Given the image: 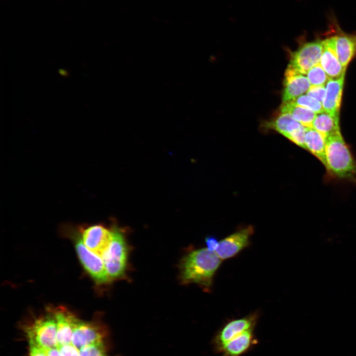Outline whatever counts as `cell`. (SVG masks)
I'll return each mask as SVG.
<instances>
[{
	"label": "cell",
	"instance_id": "obj_23",
	"mask_svg": "<svg viewBox=\"0 0 356 356\" xmlns=\"http://www.w3.org/2000/svg\"><path fill=\"white\" fill-rule=\"evenodd\" d=\"M79 356H107L102 342L90 344L82 348Z\"/></svg>",
	"mask_w": 356,
	"mask_h": 356
},
{
	"label": "cell",
	"instance_id": "obj_28",
	"mask_svg": "<svg viewBox=\"0 0 356 356\" xmlns=\"http://www.w3.org/2000/svg\"><path fill=\"white\" fill-rule=\"evenodd\" d=\"M44 352L46 356H62L57 347L47 349Z\"/></svg>",
	"mask_w": 356,
	"mask_h": 356
},
{
	"label": "cell",
	"instance_id": "obj_4",
	"mask_svg": "<svg viewBox=\"0 0 356 356\" xmlns=\"http://www.w3.org/2000/svg\"><path fill=\"white\" fill-rule=\"evenodd\" d=\"M28 340L34 341L44 351L57 347V325L52 314L36 319L25 330Z\"/></svg>",
	"mask_w": 356,
	"mask_h": 356
},
{
	"label": "cell",
	"instance_id": "obj_17",
	"mask_svg": "<svg viewBox=\"0 0 356 356\" xmlns=\"http://www.w3.org/2000/svg\"><path fill=\"white\" fill-rule=\"evenodd\" d=\"M334 47L337 57L343 67L348 64L356 54V34H340L334 36Z\"/></svg>",
	"mask_w": 356,
	"mask_h": 356
},
{
	"label": "cell",
	"instance_id": "obj_20",
	"mask_svg": "<svg viewBox=\"0 0 356 356\" xmlns=\"http://www.w3.org/2000/svg\"><path fill=\"white\" fill-rule=\"evenodd\" d=\"M280 112L291 115L296 120L305 127H312V122L316 114L304 107L292 101L282 103Z\"/></svg>",
	"mask_w": 356,
	"mask_h": 356
},
{
	"label": "cell",
	"instance_id": "obj_12",
	"mask_svg": "<svg viewBox=\"0 0 356 356\" xmlns=\"http://www.w3.org/2000/svg\"><path fill=\"white\" fill-rule=\"evenodd\" d=\"M51 310L56 322L57 347L71 344L74 329L79 319L64 307H58Z\"/></svg>",
	"mask_w": 356,
	"mask_h": 356
},
{
	"label": "cell",
	"instance_id": "obj_16",
	"mask_svg": "<svg viewBox=\"0 0 356 356\" xmlns=\"http://www.w3.org/2000/svg\"><path fill=\"white\" fill-rule=\"evenodd\" d=\"M254 329L245 331L228 341L219 353L222 356H241L257 344Z\"/></svg>",
	"mask_w": 356,
	"mask_h": 356
},
{
	"label": "cell",
	"instance_id": "obj_22",
	"mask_svg": "<svg viewBox=\"0 0 356 356\" xmlns=\"http://www.w3.org/2000/svg\"><path fill=\"white\" fill-rule=\"evenodd\" d=\"M292 102L298 105L310 109L316 114L324 111L322 103L308 94H303L292 101Z\"/></svg>",
	"mask_w": 356,
	"mask_h": 356
},
{
	"label": "cell",
	"instance_id": "obj_2",
	"mask_svg": "<svg viewBox=\"0 0 356 356\" xmlns=\"http://www.w3.org/2000/svg\"><path fill=\"white\" fill-rule=\"evenodd\" d=\"M325 167L340 178H352L356 175V164L341 132L326 138Z\"/></svg>",
	"mask_w": 356,
	"mask_h": 356
},
{
	"label": "cell",
	"instance_id": "obj_1",
	"mask_svg": "<svg viewBox=\"0 0 356 356\" xmlns=\"http://www.w3.org/2000/svg\"><path fill=\"white\" fill-rule=\"evenodd\" d=\"M222 260L207 248L193 250L186 255L181 265V277L184 283H195L209 288Z\"/></svg>",
	"mask_w": 356,
	"mask_h": 356
},
{
	"label": "cell",
	"instance_id": "obj_8",
	"mask_svg": "<svg viewBox=\"0 0 356 356\" xmlns=\"http://www.w3.org/2000/svg\"><path fill=\"white\" fill-rule=\"evenodd\" d=\"M78 229L86 247L102 258L112 239L111 228L96 224L79 227Z\"/></svg>",
	"mask_w": 356,
	"mask_h": 356
},
{
	"label": "cell",
	"instance_id": "obj_25",
	"mask_svg": "<svg viewBox=\"0 0 356 356\" xmlns=\"http://www.w3.org/2000/svg\"><path fill=\"white\" fill-rule=\"evenodd\" d=\"M62 356H79V350L71 344L57 346Z\"/></svg>",
	"mask_w": 356,
	"mask_h": 356
},
{
	"label": "cell",
	"instance_id": "obj_26",
	"mask_svg": "<svg viewBox=\"0 0 356 356\" xmlns=\"http://www.w3.org/2000/svg\"><path fill=\"white\" fill-rule=\"evenodd\" d=\"M29 343L30 345V356H46L44 350L34 341L29 340Z\"/></svg>",
	"mask_w": 356,
	"mask_h": 356
},
{
	"label": "cell",
	"instance_id": "obj_10",
	"mask_svg": "<svg viewBox=\"0 0 356 356\" xmlns=\"http://www.w3.org/2000/svg\"><path fill=\"white\" fill-rule=\"evenodd\" d=\"M253 233V228L249 226L230 234L219 241L215 252L222 260L234 257L249 245Z\"/></svg>",
	"mask_w": 356,
	"mask_h": 356
},
{
	"label": "cell",
	"instance_id": "obj_29",
	"mask_svg": "<svg viewBox=\"0 0 356 356\" xmlns=\"http://www.w3.org/2000/svg\"><path fill=\"white\" fill-rule=\"evenodd\" d=\"M59 73L61 75L63 76H67L68 75V72L64 69H60Z\"/></svg>",
	"mask_w": 356,
	"mask_h": 356
},
{
	"label": "cell",
	"instance_id": "obj_27",
	"mask_svg": "<svg viewBox=\"0 0 356 356\" xmlns=\"http://www.w3.org/2000/svg\"><path fill=\"white\" fill-rule=\"evenodd\" d=\"M205 242L207 245V248L210 251L216 252L217 249L219 241L217 239L213 236H208L205 239Z\"/></svg>",
	"mask_w": 356,
	"mask_h": 356
},
{
	"label": "cell",
	"instance_id": "obj_19",
	"mask_svg": "<svg viewBox=\"0 0 356 356\" xmlns=\"http://www.w3.org/2000/svg\"><path fill=\"white\" fill-rule=\"evenodd\" d=\"M312 128L326 138L330 135L340 132L339 117L333 116L324 111L316 114Z\"/></svg>",
	"mask_w": 356,
	"mask_h": 356
},
{
	"label": "cell",
	"instance_id": "obj_14",
	"mask_svg": "<svg viewBox=\"0 0 356 356\" xmlns=\"http://www.w3.org/2000/svg\"><path fill=\"white\" fill-rule=\"evenodd\" d=\"M323 50L320 64L329 79H338L345 75V69L336 55L334 36L322 41Z\"/></svg>",
	"mask_w": 356,
	"mask_h": 356
},
{
	"label": "cell",
	"instance_id": "obj_24",
	"mask_svg": "<svg viewBox=\"0 0 356 356\" xmlns=\"http://www.w3.org/2000/svg\"><path fill=\"white\" fill-rule=\"evenodd\" d=\"M325 92L326 89L324 86H311L307 92V94L316 99L321 103H322L325 95Z\"/></svg>",
	"mask_w": 356,
	"mask_h": 356
},
{
	"label": "cell",
	"instance_id": "obj_11",
	"mask_svg": "<svg viewBox=\"0 0 356 356\" xmlns=\"http://www.w3.org/2000/svg\"><path fill=\"white\" fill-rule=\"evenodd\" d=\"M288 66L285 73L284 89L282 91V103L292 101L299 96L307 93L311 84L307 77Z\"/></svg>",
	"mask_w": 356,
	"mask_h": 356
},
{
	"label": "cell",
	"instance_id": "obj_21",
	"mask_svg": "<svg viewBox=\"0 0 356 356\" xmlns=\"http://www.w3.org/2000/svg\"><path fill=\"white\" fill-rule=\"evenodd\" d=\"M307 75L311 86H324L330 79L320 63L309 70Z\"/></svg>",
	"mask_w": 356,
	"mask_h": 356
},
{
	"label": "cell",
	"instance_id": "obj_9",
	"mask_svg": "<svg viewBox=\"0 0 356 356\" xmlns=\"http://www.w3.org/2000/svg\"><path fill=\"white\" fill-rule=\"evenodd\" d=\"M265 126L276 131L299 146L306 149V127L289 114L280 113L273 120L266 123Z\"/></svg>",
	"mask_w": 356,
	"mask_h": 356
},
{
	"label": "cell",
	"instance_id": "obj_13",
	"mask_svg": "<svg viewBox=\"0 0 356 356\" xmlns=\"http://www.w3.org/2000/svg\"><path fill=\"white\" fill-rule=\"evenodd\" d=\"M103 333L96 324L79 320L73 331L71 343L78 350L102 341Z\"/></svg>",
	"mask_w": 356,
	"mask_h": 356
},
{
	"label": "cell",
	"instance_id": "obj_18",
	"mask_svg": "<svg viewBox=\"0 0 356 356\" xmlns=\"http://www.w3.org/2000/svg\"><path fill=\"white\" fill-rule=\"evenodd\" d=\"M306 149L311 152L325 166L326 138L314 128L306 127Z\"/></svg>",
	"mask_w": 356,
	"mask_h": 356
},
{
	"label": "cell",
	"instance_id": "obj_3",
	"mask_svg": "<svg viewBox=\"0 0 356 356\" xmlns=\"http://www.w3.org/2000/svg\"><path fill=\"white\" fill-rule=\"evenodd\" d=\"M111 228L112 239L102 258L109 278L116 279L125 273L128 248L123 230L116 224Z\"/></svg>",
	"mask_w": 356,
	"mask_h": 356
},
{
	"label": "cell",
	"instance_id": "obj_5",
	"mask_svg": "<svg viewBox=\"0 0 356 356\" xmlns=\"http://www.w3.org/2000/svg\"><path fill=\"white\" fill-rule=\"evenodd\" d=\"M73 233L76 251L85 269L97 283H107L110 278L102 258L86 247L78 230H74Z\"/></svg>",
	"mask_w": 356,
	"mask_h": 356
},
{
	"label": "cell",
	"instance_id": "obj_7",
	"mask_svg": "<svg viewBox=\"0 0 356 356\" xmlns=\"http://www.w3.org/2000/svg\"><path fill=\"white\" fill-rule=\"evenodd\" d=\"M258 318V314L255 313L230 320L226 323L218 331L213 339V345L216 352L219 353L228 341L246 331L254 329Z\"/></svg>",
	"mask_w": 356,
	"mask_h": 356
},
{
	"label": "cell",
	"instance_id": "obj_6",
	"mask_svg": "<svg viewBox=\"0 0 356 356\" xmlns=\"http://www.w3.org/2000/svg\"><path fill=\"white\" fill-rule=\"evenodd\" d=\"M323 50L322 41L306 43L291 55L288 66L303 75L320 63Z\"/></svg>",
	"mask_w": 356,
	"mask_h": 356
},
{
	"label": "cell",
	"instance_id": "obj_15",
	"mask_svg": "<svg viewBox=\"0 0 356 356\" xmlns=\"http://www.w3.org/2000/svg\"><path fill=\"white\" fill-rule=\"evenodd\" d=\"M344 77L330 79L325 87V95L322 103L323 108L325 112L335 117H339Z\"/></svg>",
	"mask_w": 356,
	"mask_h": 356
}]
</instances>
